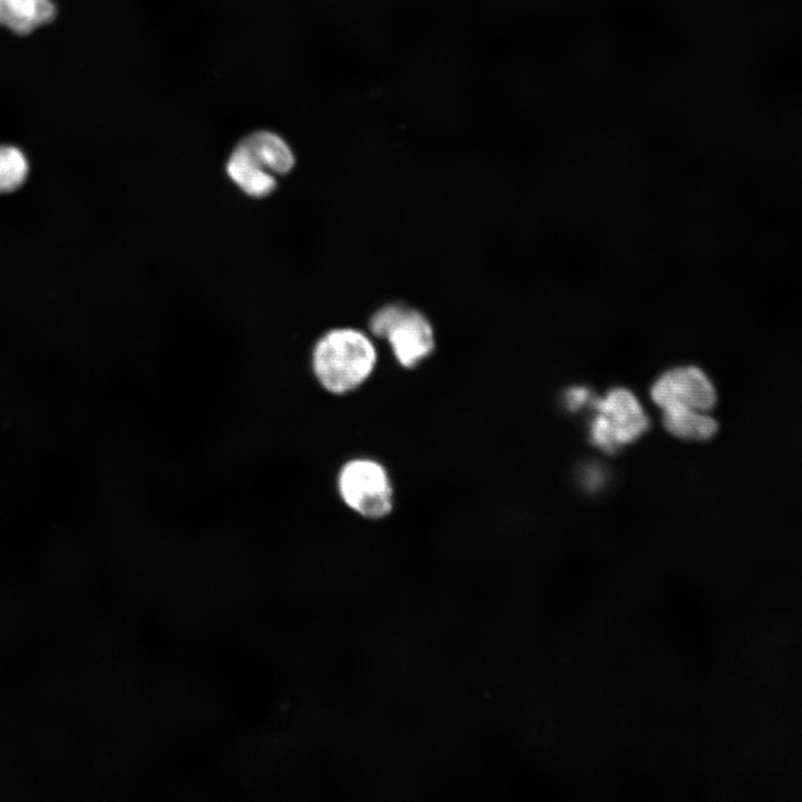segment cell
<instances>
[{"instance_id":"ba28073f","label":"cell","mask_w":802,"mask_h":802,"mask_svg":"<svg viewBox=\"0 0 802 802\" xmlns=\"http://www.w3.org/2000/svg\"><path fill=\"white\" fill-rule=\"evenodd\" d=\"M663 423L673 436L693 441H706L718 431V422L708 412L684 405L663 409Z\"/></svg>"},{"instance_id":"30bf717a","label":"cell","mask_w":802,"mask_h":802,"mask_svg":"<svg viewBox=\"0 0 802 802\" xmlns=\"http://www.w3.org/2000/svg\"><path fill=\"white\" fill-rule=\"evenodd\" d=\"M28 168L27 158L19 148L0 146V193L20 187L27 178Z\"/></svg>"},{"instance_id":"277c9868","label":"cell","mask_w":802,"mask_h":802,"mask_svg":"<svg viewBox=\"0 0 802 802\" xmlns=\"http://www.w3.org/2000/svg\"><path fill=\"white\" fill-rule=\"evenodd\" d=\"M338 490L343 502L358 515L380 519L393 508V488L383 464L370 458H355L339 471Z\"/></svg>"},{"instance_id":"8992f818","label":"cell","mask_w":802,"mask_h":802,"mask_svg":"<svg viewBox=\"0 0 802 802\" xmlns=\"http://www.w3.org/2000/svg\"><path fill=\"white\" fill-rule=\"evenodd\" d=\"M226 172L245 194L264 197L276 187L275 175L270 173L241 141L232 153Z\"/></svg>"},{"instance_id":"9c48e42d","label":"cell","mask_w":802,"mask_h":802,"mask_svg":"<svg viewBox=\"0 0 802 802\" xmlns=\"http://www.w3.org/2000/svg\"><path fill=\"white\" fill-rule=\"evenodd\" d=\"M242 143L253 156L273 175L288 173L295 163L288 145L276 134L258 131L247 136Z\"/></svg>"},{"instance_id":"52a82bcc","label":"cell","mask_w":802,"mask_h":802,"mask_svg":"<svg viewBox=\"0 0 802 802\" xmlns=\"http://www.w3.org/2000/svg\"><path fill=\"white\" fill-rule=\"evenodd\" d=\"M51 0H0V25L19 35H27L53 20Z\"/></svg>"},{"instance_id":"7a4b0ae2","label":"cell","mask_w":802,"mask_h":802,"mask_svg":"<svg viewBox=\"0 0 802 802\" xmlns=\"http://www.w3.org/2000/svg\"><path fill=\"white\" fill-rule=\"evenodd\" d=\"M371 333L388 341L398 363L413 369L434 350V332L421 312L404 304H388L370 319Z\"/></svg>"},{"instance_id":"8fae6325","label":"cell","mask_w":802,"mask_h":802,"mask_svg":"<svg viewBox=\"0 0 802 802\" xmlns=\"http://www.w3.org/2000/svg\"><path fill=\"white\" fill-rule=\"evenodd\" d=\"M594 398L588 388L584 385H574L568 388L561 397L564 408L570 412H576L586 404L591 403Z\"/></svg>"},{"instance_id":"6da1fadb","label":"cell","mask_w":802,"mask_h":802,"mask_svg":"<svg viewBox=\"0 0 802 802\" xmlns=\"http://www.w3.org/2000/svg\"><path fill=\"white\" fill-rule=\"evenodd\" d=\"M376 349L369 335L353 327L325 332L312 351V370L321 387L336 395L361 387L376 365Z\"/></svg>"},{"instance_id":"3957f363","label":"cell","mask_w":802,"mask_h":802,"mask_svg":"<svg viewBox=\"0 0 802 802\" xmlns=\"http://www.w3.org/2000/svg\"><path fill=\"white\" fill-rule=\"evenodd\" d=\"M596 414L589 422L590 442L606 453L642 437L649 419L635 394L625 388H613L603 398L593 399Z\"/></svg>"},{"instance_id":"5b68a950","label":"cell","mask_w":802,"mask_h":802,"mask_svg":"<svg viewBox=\"0 0 802 802\" xmlns=\"http://www.w3.org/2000/svg\"><path fill=\"white\" fill-rule=\"evenodd\" d=\"M651 398L662 409L684 405L710 412L717 402V392L701 368L679 365L663 372L654 381Z\"/></svg>"},{"instance_id":"7c38bea8","label":"cell","mask_w":802,"mask_h":802,"mask_svg":"<svg viewBox=\"0 0 802 802\" xmlns=\"http://www.w3.org/2000/svg\"><path fill=\"white\" fill-rule=\"evenodd\" d=\"M584 482L589 489L598 488L599 485L603 482L602 470L596 467L588 468L585 471Z\"/></svg>"}]
</instances>
